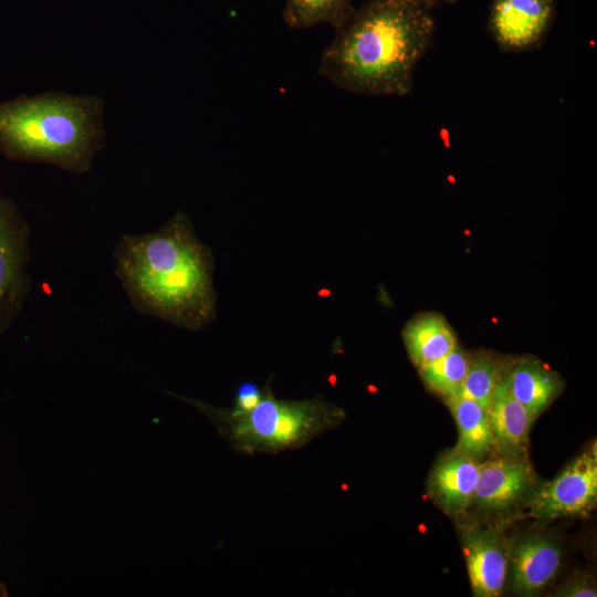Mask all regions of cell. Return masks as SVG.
<instances>
[{
	"instance_id": "17",
	"label": "cell",
	"mask_w": 597,
	"mask_h": 597,
	"mask_svg": "<svg viewBox=\"0 0 597 597\" xmlns=\"http://www.w3.org/2000/svg\"><path fill=\"white\" fill-rule=\"evenodd\" d=\"M506 364L489 352L471 354L464 379L454 396L472 399L489 409L493 394L503 379Z\"/></svg>"
},
{
	"instance_id": "8",
	"label": "cell",
	"mask_w": 597,
	"mask_h": 597,
	"mask_svg": "<svg viewBox=\"0 0 597 597\" xmlns=\"http://www.w3.org/2000/svg\"><path fill=\"white\" fill-rule=\"evenodd\" d=\"M537 476L527 457L496 454L480 462L473 504L485 513H500L528 500Z\"/></svg>"
},
{
	"instance_id": "20",
	"label": "cell",
	"mask_w": 597,
	"mask_h": 597,
	"mask_svg": "<svg viewBox=\"0 0 597 597\" xmlns=\"http://www.w3.org/2000/svg\"><path fill=\"white\" fill-rule=\"evenodd\" d=\"M559 597H596V583L590 575H577L564 583L555 593Z\"/></svg>"
},
{
	"instance_id": "6",
	"label": "cell",
	"mask_w": 597,
	"mask_h": 597,
	"mask_svg": "<svg viewBox=\"0 0 597 597\" xmlns=\"http://www.w3.org/2000/svg\"><path fill=\"white\" fill-rule=\"evenodd\" d=\"M597 502V452L594 443L527 500L528 515L540 521L588 514Z\"/></svg>"
},
{
	"instance_id": "5",
	"label": "cell",
	"mask_w": 597,
	"mask_h": 597,
	"mask_svg": "<svg viewBox=\"0 0 597 597\" xmlns=\"http://www.w3.org/2000/svg\"><path fill=\"white\" fill-rule=\"evenodd\" d=\"M30 227L0 189V336L21 313L31 289Z\"/></svg>"
},
{
	"instance_id": "14",
	"label": "cell",
	"mask_w": 597,
	"mask_h": 597,
	"mask_svg": "<svg viewBox=\"0 0 597 597\" xmlns=\"http://www.w3.org/2000/svg\"><path fill=\"white\" fill-rule=\"evenodd\" d=\"M402 339L417 368L444 356L458 345L450 324L442 315L433 312L412 317L402 329Z\"/></svg>"
},
{
	"instance_id": "12",
	"label": "cell",
	"mask_w": 597,
	"mask_h": 597,
	"mask_svg": "<svg viewBox=\"0 0 597 597\" xmlns=\"http://www.w3.org/2000/svg\"><path fill=\"white\" fill-rule=\"evenodd\" d=\"M504 381L510 394L536 419L564 389L563 378L532 356L506 364Z\"/></svg>"
},
{
	"instance_id": "13",
	"label": "cell",
	"mask_w": 597,
	"mask_h": 597,
	"mask_svg": "<svg viewBox=\"0 0 597 597\" xmlns=\"http://www.w3.org/2000/svg\"><path fill=\"white\" fill-rule=\"evenodd\" d=\"M488 411L495 453L527 457L530 431L535 419L510 394L504 377L493 394Z\"/></svg>"
},
{
	"instance_id": "1",
	"label": "cell",
	"mask_w": 597,
	"mask_h": 597,
	"mask_svg": "<svg viewBox=\"0 0 597 597\" xmlns=\"http://www.w3.org/2000/svg\"><path fill=\"white\" fill-rule=\"evenodd\" d=\"M425 0H369L354 9L324 49L317 73L341 90L406 96L436 22Z\"/></svg>"
},
{
	"instance_id": "18",
	"label": "cell",
	"mask_w": 597,
	"mask_h": 597,
	"mask_svg": "<svg viewBox=\"0 0 597 597\" xmlns=\"http://www.w3.org/2000/svg\"><path fill=\"white\" fill-rule=\"evenodd\" d=\"M471 354L457 345L444 356L418 368L423 384L443 399L454 396L470 364Z\"/></svg>"
},
{
	"instance_id": "16",
	"label": "cell",
	"mask_w": 597,
	"mask_h": 597,
	"mask_svg": "<svg viewBox=\"0 0 597 597\" xmlns=\"http://www.w3.org/2000/svg\"><path fill=\"white\" fill-rule=\"evenodd\" d=\"M353 0H285L282 18L294 30L329 24L338 29L352 14Z\"/></svg>"
},
{
	"instance_id": "21",
	"label": "cell",
	"mask_w": 597,
	"mask_h": 597,
	"mask_svg": "<svg viewBox=\"0 0 597 597\" xmlns=\"http://www.w3.org/2000/svg\"><path fill=\"white\" fill-rule=\"evenodd\" d=\"M431 8H434L439 3H447L451 4L455 2L457 0H425Z\"/></svg>"
},
{
	"instance_id": "4",
	"label": "cell",
	"mask_w": 597,
	"mask_h": 597,
	"mask_svg": "<svg viewBox=\"0 0 597 597\" xmlns=\"http://www.w3.org/2000/svg\"><path fill=\"white\" fill-rule=\"evenodd\" d=\"M168 394L201 411L231 449L251 455L301 449L346 419L345 410L323 396L300 400L276 397L271 378L260 401L243 412Z\"/></svg>"
},
{
	"instance_id": "19",
	"label": "cell",
	"mask_w": 597,
	"mask_h": 597,
	"mask_svg": "<svg viewBox=\"0 0 597 597\" xmlns=\"http://www.w3.org/2000/svg\"><path fill=\"white\" fill-rule=\"evenodd\" d=\"M262 395L263 387L251 380L242 381L234 390L233 402L230 408L239 412L248 411L260 401Z\"/></svg>"
},
{
	"instance_id": "10",
	"label": "cell",
	"mask_w": 597,
	"mask_h": 597,
	"mask_svg": "<svg viewBox=\"0 0 597 597\" xmlns=\"http://www.w3.org/2000/svg\"><path fill=\"white\" fill-rule=\"evenodd\" d=\"M562 563V549L546 534H528L510 546L507 575L512 590L520 596H533L556 576Z\"/></svg>"
},
{
	"instance_id": "9",
	"label": "cell",
	"mask_w": 597,
	"mask_h": 597,
	"mask_svg": "<svg viewBox=\"0 0 597 597\" xmlns=\"http://www.w3.org/2000/svg\"><path fill=\"white\" fill-rule=\"evenodd\" d=\"M461 545L473 595L501 596L510 556L503 532L488 525H467L461 528Z\"/></svg>"
},
{
	"instance_id": "2",
	"label": "cell",
	"mask_w": 597,
	"mask_h": 597,
	"mask_svg": "<svg viewBox=\"0 0 597 597\" xmlns=\"http://www.w3.org/2000/svg\"><path fill=\"white\" fill-rule=\"evenodd\" d=\"M114 259L136 311L190 331L213 322V256L182 211L154 232L123 235Z\"/></svg>"
},
{
	"instance_id": "15",
	"label": "cell",
	"mask_w": 597,
	"mask_h": 597,
	"mask_svg": "<svg viewBox=\"0 0 597 597\" xmlns=\"http://www.w3.org/2000/svg\"><path fill=\"white\" fill-rule=\"evenodd\" d=\"M444 401L458 428L454 448L479 462L495 453L488 409L460 396L448 397Z\"/></svg>"
},
{
	"instance_id": "7",
	"label": "cell",
	"mask_w": 597,
	"mask_h": 597,
	"mask_svg": "<svg viewBox=\"0 0 597 597\" xmlns=\"http://www.w3.org/2000/svg\"><path fill=\"white\" fill-rule=\"evenodd\" d=\"M554 14V0H492L488 30L502 52L524 53L542 45Z\"/></svg>"
},
{
	"instance_id": "3",
	"label": "cell",
	"mask_w": 597,
	"mask_h": 597,
	"mask_svg": "<svg viewBox=\"0 0 597 597\" xmlns=\"http://www.w3.org/2000/svg\"><path fill=\"white\" fill-rule=\"evenodd\" d=\"M103 103L95 96L46 93L0 104V150L72 172L91 168L104 139Z\"/></svg>"
},
{
	"instance_id": "11",
	"label": "cell",
	"mask_w": 597,
	"mask_h": 597,
	"mask_svg": "<svg viewBox=\"0 0 597 597\" xmlns=\"http://www.w3.org/2000/svg\"><path fill=\"white\" fill-rule=\"evenodd\" d=\"M480 462L455 448L444 452L433 464L427 491L448 515L459 516L473 504Z\"/></svg>"
}]
</instances>
